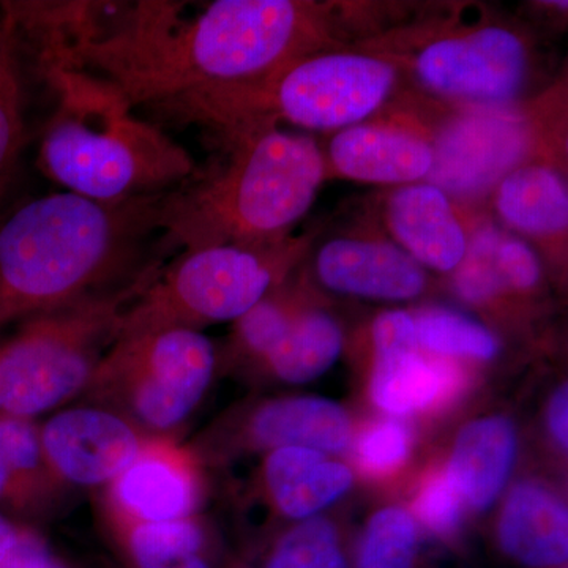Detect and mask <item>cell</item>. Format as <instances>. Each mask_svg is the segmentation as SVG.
<instances>
[{
    "mask_svg": "<svg viewBox=\"0 0 568 568\" xmlns=\"http://www.w3.org/2000/svg\"><path fill=\"white\" fill-rule=\"evenodd\" d=\"M160 267L121 290L22 321L0 346V417L32 420L85 392L123 312Z\"/></svg>",
    "mask_w": 568,
    "mask_h": 568,
    "instance_id": "5b68a950",
    "label": "cell"
},
{
    "mask_svg": "<svg viewBox=\"0 0 568 568\" xmlns=\"http://www.w3.org/2000/svg\"><path fill=\"white\" fill-rule=\"evenodd\" d=\"M294 312L295 308L290 302L268 294L241 320L235 321V338L239 346L245 354L263 361L265 355L282 342Z\"/></svg>",
    "mask_w": 568,
    "mask_h": 568,
    "instance_id": "4316f807",
    "label": "cell"
},
{
    "mask_svg": "<svg viewBox=\"0 0 568 568\" xmlns=\"http://www.w3.org/2000/svg\"><path fill=\"white\" fill-rule=\"evenodd\" d=\"M2 9V7H0ZM0 32V197L17 173L28 141L26 125V78L17 39L9 17L2 9Z\"/></svg>",
    "mask_w": 568,
    "mask_h": 568,
    "instance_id": "603a6c76",
    "label": "cell"
},
{
    "mask_svg": "<svg viewBox=\"0 0 568 568\" xmlns=\"http://www.w3.org/2000/svg\"><path fill=\"white\" fill-rule=\"evenodd\" d=\"M160 196L51 193L0 216V325L121 290L162 264Z\"/></svg>",
    "mask_w": 568,
    "mask_h": 568,
    "instance_id": "7a4b0ae2",
    "label": "cell"
},
{
    "mask_svg": "<svg viewBox=\"0 0 568 568\" xmlns=\"http://www.w3.org/2000/svg\"><path fill=\"white\" fill-rule=\"evenodd\" d=\"M517 437L503 417L470 422L459 432L452 450L447 476L470 507L484 510L506 487L514 466Z\"/></svg>",
    "mask_w": 568,
    "mask_h": 568,
    "instance_id": "ac0fdd59",
    "label": "cell"
},
{
    "mask_svg": "<svg viewBox=\"0 0 568 568\" xmlns=\"http://www.w3.org/2000/svg\"><path fill=\"white\" fill-rule=\"evenodd\" d=\"M384 219L394 244L422 267L450 274L465 260L469 235L450 196L437 183L396 186L387 197Z\"/></svg>",
    "mask_w": 568,
    "mask_h": 568,
    "instance_id": "4fadbf2b",
    "label": "cell"
},
{
    "mask_svg": "<svg viewBox=\"0 0 568 568\" xmlns=\"http://www.w3.org/2000/svg\"><path fill=\"white\" fill-rule=\"evenodd\" d=\"M493 264L504 293H529L540 283V260L532 246L521 239L497 234Z\"/></svg>",
    "mask_w": 568,
    "mask_h": 568,
    "instance_id": "f1b7e54d",
    "label": "cell"
},
{
    "mask_svg": "<svg viewBox=\"0 0 568 568\" xmlns=\"http://www.w3.org/2000/svg\"><path fill=\"white\" fill-rule=\"evenodd\" d=\"M410 452V435L406 426L384 420L369 426L358 439V465L373 476H386L405 465Z\"/></svg>",
    "mask_w": 568,
    "mask_h": 568,
    "instance_id": "83f0119b",
    "label": "cell"
},
{
    "mask_svg": "<svg viewBox=\"0 0 568 568\" xmlns=\"http://www.w3.org/2000/svg\"><path fill=\"white\" fill-rule=\"evenodd\" d=\"M2 22H3V14H2V9H0V32H2Z\"/></svg>",
    "mask_w": 568,
    "mask_h": 568,
    "instance_id": "e575fe53",
    "label": "cell"
},
{
    "mask_svg": "<svg viewBox=\"0 0 568 568\" xmlns=\"http://www.w3.org/2000/svg\"><path fill=\"white\" fill-rule=\"evenodd\" d=\"M61 487L44 463L39 428L33 422L0 417V504L32 514Z\"/></svg>",
    "mask_w": 568,
    "mask_h": 568,
    "instance_id": "ffe728a7",
    "label": "cell"
},
{
    "mask_svg": "<svg viewBox=\"0 0 568 568\" xmlns=\"http://www.w3.org/2000/svg\"><path fill=\"white\" fill-rule=\"evenodd\" d=\"M17 532V526L9 518H6V515L0 514V556L13 544Z\"/></svg>",
    "mask_w": 568,
    "mask_h": 568,
    "instance_id": "836d02e7",
    "label": "cell"
},
{
    "mask_svg": "<svg viewBox=\"0 0 568 568\" xmlns=\"http://www.w3.org/2000/svg\"><path fill=\"white\" fill-rule=\"evenodd\" d=\"M267 568H346L335 526L324 518H308L276 541Z\"/></svg>",
    "mask_w": 568,
    "mask_h": 568,
    "instance_id": "484cf974",
    "label": "cell"
},
{
    "mask_svg": "<svg viewBox=\"0 0 568 568\" xmlns=\"http://www.w3.org/2000/svg\"><path fill=\"white\" fill-rule=\"evenodd\" d=\"M41 452L61 485H110L152 437L106 407L62 410L39 428Z\"/></svg>",
    "mask_w": 568,
    "mask_h": 568,
    "instance_id": "9c48e42d",
    "label": "cell"
},
{
    "mask_svg": "<svg viewBox=\"0 0 568 568\" xmlns=\"http://www.w3.org/2000/svg\"><path fill=\"white\" fill-rule=\"evenodd\" d=\"M548 428L560 447L567 448L568 443V395L562 386L552 395L548 406Z\"/></svg>",
    "mask_w": 568,
    "mask_h": 568,
    "instance_id": "d6a6232c",
    "label": "cell"
},
{
    "mask_svg": "<svg viewBox=\"0 0 568 568\" xmlns=\"http://www.w3.org/2000/svg\"><path fill=\"white\" fill-rule=\"evenodd\" d=\"M376 355L418 351L416 317L406 312H387L376 317L372 328Z\"/></svg>",
    "mask_w": 568,
    "mask_h": 568,
    "instance_id": "4dcf8cb0",
    "label": "cell"
},
{
    "mask_svg": "<svg viewBox=\"0 0 568 568\" xmlns=\"http://www.w3.org/2000/svg\"><path fill=\"white\" fill-rule=\"evenodd\" d=\"M343 347L338 323L323 310L295 308L282 342L263 358L272 375L290 384H304L324 375Z\"/></svg>",
    "mask_w": 568,
    "mask_h": 568,
    "instance_id": "44dd1931",
    "label": "cell"
},
{
    "mask_svg": "<svg viewBox=\"0 0 568 568\" xmlns=\"http://www.w3.org/2000/svg\"><path fill=\"white\" fill-rule=\"evenodd\" d=\"M306 246L304 239L287 237L272 245L183 250L126 306L118 338L241 320L282 282Z\"/></svg>",
    "mask_w": 568,
    "mask_h": 568,
    "instance_id": "8992f818",
    "label": "cell"
},
{
    "mask_svg": "<svg viewBox=\"0 0 568 568\" xmlns=\"http://www.w3.org/2000/svg\"><path fill=\"white\" fill-rule=\"evenodd\" d=\"M245 435L252 446L268 452L301 447L336 454L349 444L351 422L346 410L334 402L294 396L256 407L245 425Z\"/></svg>",
    "mask_w": 568,
    "mask_h": 568,
    "instance_id": "9a60e30c",
    "label": "cell"
},
{
    "mask_svg": "<svg viewBox=\"0 0 568 568\" xmlns=\"http://www.w3.org/2000/svg\"><path fill=\"white\" fill-rule=\"evenodd\" d=\"M196 455L173 437H152L108 485L106 506L119 529L193 517L201 500Z\"/></svg>",
    "mask_w": 568,
    "mask_h": 568,
    "instance_id": "30bf717a",
    "label": "cell"
},
{
    "mask_svg": "<svg viewBox=\"0 0 568 568\" xmlns=\"http://www.w3.org/2000/svg\"><path fill=\"white\" fill-rule=\"evenodd\" d=\"M462 496L447 473L435 474L425 481L416 500L420 521L433 532L448 534L459 525Z\"/></svg>",
    "mask_w": 568,
    "mask_h": 568,
    "instance_id": "f546056e",
    "label": "cell"
},
{
    "mask_svg": "<svg viewBox=\"0 0 568 568\" xmlns=\"http://www.w3.org/2000/svg\"><path fill=\"white\" fill-rule=\"evenodd\" d=\"M0 568H65L44 541L29 529L18 528L9 549L0 556Z\"/></svg>",
    "mask_w": 568,
    "mask_h": 568,
    "instance_id": "1f68e13d",
    "label": "cell"
},
{
    "mask_svg": "<svg viewBox=\"0 0 568 568\" xmlns=\"http://www.w3.org/2000/svg\"><path fill=\"white\" fill-rule=\"evenodd\" d=\"M493 203L511 230L540 242H566L567 182L551 164L528 162L508 171L497 183Z\"/></svg>",
    "mask_w": 568,
    "mask_h": 568,
    "instance_id": "e0dca14e",
    "label": "cell"
},
{
    "mask_svg": "<svg viewBox=\"0 0 568 568\" xmlns=\"http://www.w3.org/2000/svg\"><path fill=\"white\" fill-rule=\"evenodd\" d=\"M316 275L334 293L373 301H413L426 287L425 268L394 242L335 237L316 254Z\"/></svg>",
    "mask_w": 568,
    "mask_h": 568,
    "instance_id": "7c38bea8",
    "label": "cell"
},
{
    "mask_svg": "<svg viewBox=\"0 0 568 568\" xmlns=\"http://www.w3.org/2000/svg\"><path fill=\"white\" fill-rule=\"evenodd\" d=\"M119 530L136 568H211L205 558L207 534L196 515Z\"/></svg>",
    "mask_w": 568,
    "mask_h": 568,
    "instance_id": "7402d4cb",
    "label": "cell"
},
{
    "mask_svg": "<svg viewBox=\"0 0 568 568\" xmlns=\"http://www.w3.org/2000/svg\"><path fill=\"white\" fill-rule=\"evenodd\" d=\"M530 59L528 40L521 32L481 22L457 31L425 33L413 51L390 61L409 70L433 95L499 108L525 92Z\"/></svg>",
    "mask_w": 568,
    "mask_h": 568,
    "instance_id": "ba28073f",
    "label": "cell"
},
{
    "mask_svg": "<svg viewBox=\"0 0 568 568\" xmlns=\"http://www.w3.org/2000/svg\"><path fill=\"white\" fill-rule=\"evenodd\" d=\"M459 372L446 361H426L418 351L375 355L372 398L395 416L417 413L457 390Z\"/></svg>",
    "mask_w": 568,
    "mask_h": 568,
    "instance_id": "d6986e66",
    "label": "cell"
},
{
    "mask_svg": "<svg viewBox=\"0 0 568 568\" xmlns=\"http://www.w3.org/2000/svg\"><path fill=\"white\" fill-rule=\"evenodd\" d=\"M436 166V148L424 134L392 122H364L328 142L325 168L349 181L405 186L424 182Z\"/></svg>",
    "mask_w": 568,
    "mask_h": 568,
    "instance_id": "8fae6325",
    "label": "cell"
},
{
    "mask_svg": "<svg viewBox=\"0 0 568 568\" xmlns=\"http://www.w3.org/2000/svg\"><path fill=\"white\" fill-rule=\"evenodd\" d=\"M416 555V521L405 508L388 507L366 526L358 568H414Z\"/></svg>",
    "mask_w": 568,
    "mask_h": 568,
    "instance_id": "d4e9b609",
    "label": "cell"
},
{
    "mask_svg": "<svg viewBox=\"0 0 568 568\" xmlns=\"http://www.w3.org/2000/svg\"><path fill=\"white\" fill-rule=\"evenodd\" d=\"M418 346L440 357L489 361L499 343L485 325L447 308L425 310L416 317Z\"/></svg>",
    "mask_w": 568,
    "mask_h": 568,
    "instance_id": "cb8c5ba5",
    "label": "cell"
},
{
    "mask_svg": "<svg viewBox=\"0 0 568 568\" xmlns=\"http://www.w3.org/2000/svg\"><path fill=\"white\" fill-rule=\"evenodd\" d=\"M220 134L222 160L160 196L164 248L278 244L315 203L327 168L313 138L278 125Z\"/></svg>",
    "mask_w": 568,
    "mask_h": 568,
    "instance_id": "3957f363",
    "label": "cell"
},
{
    "mask_svg": "<svg viewBox=\"0 0 568 568\" xmlns=\"http://www.w3.org/2000/svg\"><path fill=\"white\" fill-rule=\"evenodd\" d=\"M315 3L298 0L20 2L22 54L111 84L134 110L242 84L332 43Z\"/></svg>",
    "mask_w": 568,
    "mask_h": 568,
    "instance_id": "6da1fadb",
    "label": "cell"
},
{
    "mask_svg": "<svg viewBox=\"0 0 568 568\" xmlns=\"http://www.w3.org/2000/svg\"><path fill=\"white\" fill-rule=\"evenodd\" d=\"M268 499L284 517L313 518L353 485L349 467L320 452L283 447L268 452L263 469Z\"/></svg>",
    "mask_w": 568,
    "mask_h": 568,
    "instance_id": "2e32d148",
    "label": "cell"
},
{
    "mask_svg": "<svg viewBox=\"0 0 568 568\" xmlns=\"http://www.w3.org/2000/svg\"><path fill=\"white\" fill-rule=\"evenodd\" d=\"M55 95L39 164L67 192L99 201L159 196L196 171L190 153L142 121L111 84L59 62H36Z\"/></svg>",
    "mask_w": 568,
    "mask_h": 568,
    "instance_id": "277c9868",
    "label": "cell"
},
{
    "mask_svg": "<svg viewBox=\"0 0 568 568\" xmlns=\"http://www.w3.org/2000/svg\"><path fill=\"white\" fill-rule=\"evenodd\" d=\"M211 339L192 328H163L115 339L91 383L92 405L121 414L149 437H171L200 405L213 372Z\"/></svg>",
    "mask_w": 568,
    "mask_h": 568,
    "instance_id": "52a82bcc",
    "label": "cell"
},
{
    "mask_svg": "<svg viewBox=\"0 0 568 568\" xmlns=\"http://www.w3.org/2000/svg\"><path fill=\"white\" fill-rule=\"evenodd\" d=\"M497 537L504 552L523 566H562L568 558L566 507L544 485L519 484L504 504Z\"/></svg>",
    "mask_w": 568,
    "mask_h": 568,
    "instance_id": "5bb4252c",
    "label": "cell"
}]
</instances>
